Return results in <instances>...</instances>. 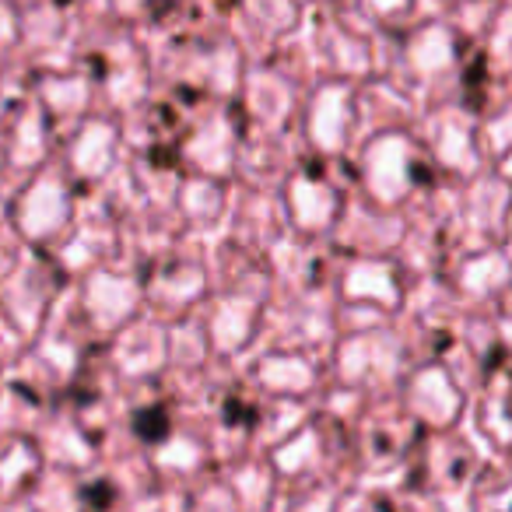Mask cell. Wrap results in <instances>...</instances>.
Here are the masks:
<instances>
[{
    "instance_id": "cell-1",
    "label": "cell",
    "mask_w": 512,
    "mask_h": 512,
    "mask_svg": "<svg viewBox=\"0 0 512 512\" xmlns=\"http://www.w3.org/2000/svg\"><path fill=\"white\" fill-rule=\"evenodd\" d=\"M365 186L383 204H397L411 186V144L404 134H383L365 151Z\"/></svg>"
},
{
    "instance_id": "cell-2",
    "label": "cell",
    "mask_w": 512,
    "mask_h": 512,
    "mask_svg": "<svg viewBox=\"0 0 512 512\" xmlns=\"http://www.w3.org/2000/svg\"><path fill=\"white\" fill-rule=\"evenodd\" d=\"M351 130V99L341 85H327L309 109V137L320 151H341Z\"/></svg>"
},
{
    "instance_id": "cell-3",
    "label": "cell",
    "mask_w": 512,
    "mask_h": 512,
    "mask_svg": "<svg viewBox=\"0 0 512 512\" xmlns=\"http://www.w3.org/2000/svg\"><path fill=\"white\" fill-rule=\"evenodd\" d=\"M288 207H292V221L306 232H323L337 221V211H341V200L320 179H295L288 186Z\"/></svg>"
},
{
    "instance_id": "cell-4",
    "label": "cell",
    "mask_w": 512,
    "mask_h": 512,
    "mask_svg": "<svg viewBox=\"0 0 512 512\" xmlns=\"http://www.w3.org/2000/svg\"><path fill=\"white\" fill-rule=\"evenodd\" d=\"M344 295L351 302H379V306H393L400 299L393 271L386 264H376V260H362V264L348 267V274H344Z\"/></svg>"
},
{
    "instance_id": "cell-5",
    "label": "cell",
    "mask_w": 512,
    "mask_h": 512,
    "mask_svg": "<svg viewBox=\"0 0 512 512\" xmlns=\"http://www.w3.org/2000/svg\"><path fill=\"white\" fill-rule=\"evenodd\" d=\"M256 299H225L211 316V341L218 351H235L253 334Z\"/></svg>"
},
{
    "instance_id": "cell-6",
    "label": "cell",
    "mask_w": 512,
    "mask_h": 512,
    "mask_svg": "<svg viewBox=\"0 0 512 512\" xmlns=\"http://www.w3.org/2000/svg\"><path fill=\"white\" fill-rule=\"evenodd\" d=\"M411 404L418 414H425L428 421H449L456 414V390L453 383L446 379L442 369H425L418 379L411 383Z\"/></svg>"
},
{
    "instance_id": "cell-7",
    "label": "cell",
    "mask_w": 512,
    "mask_h": 512,
    "mask_svg": "<svg viewBox=\"0 0 512 512\" xmlns=\"http://www.w3.org/2000/svg\"><path fill=\"white\" fill-rule=\"evenodd\" d=\"M190 158H193V165H200V169H207V172H228L235 158L232 127H228L225 120L204 123L190 141Z\"/></svg>"
},
{
    "instance_id": "cell-8",
    "label": "cell",
    "mask_w": 512,
    "mask_h": 512,
    "mask_svg": "<svg viewBox=\"0 0 512 512\" xmlns=\"http://www.w3.org/2000/svg\"><path fill=\"white\" fill-rule=\"evenodd\" d=\"M397 362V344L390 337H358L344 348L341 365H344V376L351 379H365V372H386L393 369Z\"/></svg>"
},
{
    "instance_id": "cell-9",
    "label": "cell",
    "mask_w": 512,
    "mask_h": 512,
    "mask_svg": "<svg viewBox=\"0 0 512 512\" xmlns=\"http://www.w3.org/2000/svg\"><path fill=\"white\" fill-rule=\"evenodd\" d=\"M249 106H253L256 120H264L267 127H281L292 113V92L274 74H256L249 81Z\"/></svg>"
},
{
    "instance_id": "cell-10",
    "label": "cell",
    "mask_w": 512,
    "mask_h": 512,
    "mask_svg": "<svg viewBox=\"0 0 512 512\" xmlns=\"http://www.w3.org/2000/svg\"><path fill=\"white\" fill-rule=\"evenodd\" d=\"M453 60V39L446 29H428L411 43V64L421 74H439Z\"/></svg>"
},
{
    "instance_id": "cell-11",
    "label": "cell",
    "mask_w": 512,
    "mask_h": 512,
    "mask_svg": "<svg viewBox=\"0 0 512 512\" xmlns=\"http://www.w3.org/2000/svg\"><path fill=\"white\" fill-rule=\"evenodd\" d=\"M260 379H264L271 390L299 393L313 386V369H309L302 358H271V362L260 365Z\"/></svg>"
},
{
    "instance_id": "cell-12",
    "label": "cell",
    "mask_w": 512,
    "mask_h": 512,
    "mask_svg": "<svg viewBox=\"0 0 512 512\" xmlns=\"http://www.w3.org/2000/svg\"><path fill=\"white\" fill-rule=\"evenodd\" d=\"M463 288L474 295H484V292H495V288H502L505 281H509V264H505L502 256H477V260H470L467 267H463L460 274Z\"/></svg>"
},
{
    "instance_id": "cell-13",
    "label": "cell",
    "mask_w": 512,
    "mask_h": 512,
    "mask_svg": "<svg viewBox=\"0 0 512 512\" xmlns=\"http://www.w3.org/2000/svg\"><path fill=\"white\" fill-rule=\"evenodd\" d=\"M435 151H439V158L449 169H470V165H474V141H470V134L460 127H442L439 141H435Z\"/></svg>"
},
{
    "instance_id": "cell-14",
    "label": "cell",
    "mask_w": 512,
    "mask_h": 512,
    "mask_svg": "<svg viewBox=\"0 0 512 512\" xmlns=\"http://www.w3.org/2000/svg\"><path fill=\"white\" fill-rule=\"evenodd\" d=\"M186 211H190V218L197 225H211L221 214V190L211 183H193L186 190Z\"/></svg>"
},
{
    "instance_id": "cell-15",
    "label": "cell",
    "mask_w": 512,
    "mask_h": 512,
    "mask_svg": "<svg viewBox=\"0 0 512 512\" xmlns=\"http://www.w3.org/2000/svg\"><path fill=\"white\" fill-rule=\"evenodd\" d=\"M365 4H369L376 15H397V11H404L411 0H365Z\"/></svg>"
}]
</instances>
